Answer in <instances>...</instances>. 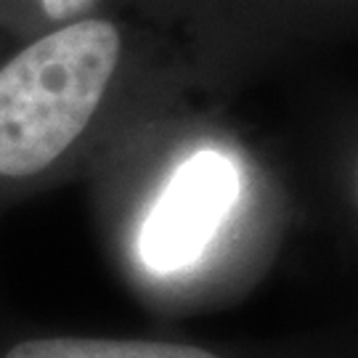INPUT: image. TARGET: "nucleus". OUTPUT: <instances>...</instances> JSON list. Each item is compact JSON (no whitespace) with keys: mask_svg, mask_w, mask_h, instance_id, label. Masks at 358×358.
<instances>
[{"mask_svg":"<svg viewBox=\"0 0 358 358\" xmlns=\"http://www.w3.org/2000/svg\"><path fill=\"white\" fill-rule=\"evenodd\" d=\"M115 24L88 19L38 40L0 69V176L51 165L85 130L117 69Z\"/></svg>","mask_w":358,"mask_h":358,"instance_id":"f257e3e1","label":"nucleus"},{"mask_svg":"<svg viewBox=\"0 0 358 358\" xmlns=\"http://www.w3.org/2000/svg\"><path fill=\"white\" fill-rule=\"evenodd\" d=\"M242 192L239 167L217 152H199L176 170L143 220L138 252L159 273L194 266Z\"/></svg>","mask_w":358,"mask_h":358,"instance_id":"f03ea898","label":"nucleus"},{"mask_svg":"<svg viewBox=\"0 0 358 358\" xmlns=\"http://www.w3.org/2000/svg\"><path fill=\"white\" fill-rule=\"evenodd\" d=\"M6 358H217L202 348L138 343V340H83V337H48L29 340L8 350Z\"/></svg>","mask_w":358,"mask_h":358,"instance_id":"7ed1b4c3","label":"nucleus"},{"mask_svg":"<svg viewBox=\"0 0 358 358\" xmlns=\"http://www.w3.org/2000/svg\"><path fill=\"white\" fill-rule=\"evenodd\" d=\"M93 0H43V8L53 19H69L72 13H80L88 8Z\"/></svg>","mask_w":358,"mask_h":358,"instance_id":"20e7f679","label":"nucleus"}]
</instances>
